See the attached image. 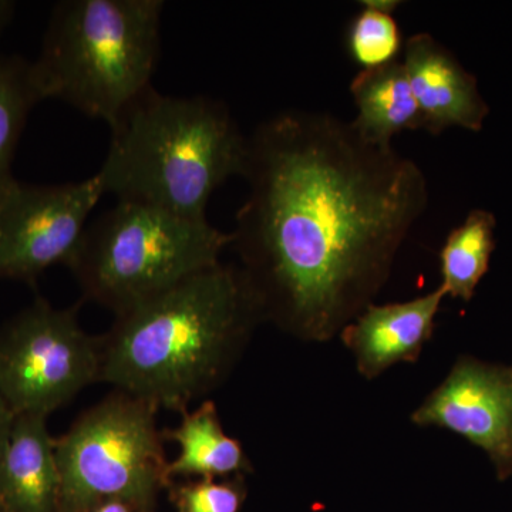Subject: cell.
I'll list each match as a JSON object with an SVG mask.
<instances>
[{
	"mask_svg": "<svg viewBox=\"0 0 512 512\" xmlns=\"http://www.w3.org/2000/svg\"><path fill=\"white\" fill-rule=\"evenodd\" d=\"M261 323L247 278L221 262L116 316L99 383L183 413L228 379Z\"/></svg>",
	"mask_w": 512,
	"mask_h": 512,
	"instance_id": "2",
	"label": "cell"
},
{
	"mask_svg": "<svg viewBox=\"0 0 512 512\" xmlns=\"http://www.w3.org/2000/svg\"><path fill=\"white\" fill-rule=\"evenodd\" d=\"M47 417L16 416L0 458V500L9 512H60L62 480Z\"/></svg>",
	"mask_w": 512,
	"mask_h": 512,
	"instance_id": "12",
	"label": "cell"
},
{
	"mask_svg": "<svg viewBox=\"0 0 512 512\" xmlns=\"http://www.w3.org/2000/svg\"><path fill=\"white\" fill-rule=\"evenodd\" d=\"M403 47L402 32L389 13L363 9L350 23L349 53L363 70L379 69L397 62Z\"/></svg>",
	"mask_w": 512,
	"mask_h": 512,
	"instance_id": "17",
	"label": "cell"
},
{
	"mask_svg": "<svg viewBox=\"0 0 512 512\" xmlns=\"http://www.w3.org/2000/svg\"><path fill=\"white\" fill-rule=\"evenodd\" d=\"M110 130L97 175L117 201L207 220L212 194L229 178L244 177L248 137L224 101L151 86Z\"/></svg>",
	"mask_w": 512,
	"mask_h": 512,
	"instance_id": "3",
	"label": "cell"
},
{
	"mask_svg": "<svg viewBox=\"0 0 512 512\" xmlns=\"http://www.w3.org/2000/svg\"><path fill=\"white\" fill-rule=\"evenodd\" d=\"M163 0H63L32 62L40 99H55L113 127L151 87Z\"/></svg>",
	"mask_w": 512,
	"mask_h": 512,
	"instance_id": "4",
	"label": "cell"
},
{
	"mask_svg": "<svg viewBox=\"0 0 512 512\" xmlns=\"http://www.w3.org/2000/svg\"><path fill=\"white\" fill-rule=\"evenodd\" d=\"M419 427L453 431L481 448L498 480L512 477V369L460 356L444 382L414 410Z\"/></svg>",
	"mask_w": 512,
	"mask_h": 512,
	"instance_id": "9",
	"label": "cell"
},
{
	"mask_svg": "<svg viewBox=\"0 0 512 512\" xmlns=\"http://www.w3.org/2000/svg\"><path fill=\"white\" fill-rule=\"evenodd\" d=\"M360 3H362L363 9L377 10V12L389 13V15H393L394 10L400 5L397 0H365Z\"/></svg>",
	"mask_w": 512,
	"mask_h": 512,
	"instance_id": "21",
	"label": "cell"
},
{
	"mask_svg": "<svg viewBox=\"0 0 512 512\" xmlns=\"http://www.w3.org/2000/svg\"><path fill=\"white\" fill-rule=\"evenodd\" d=\"M15 9V2L0 0V35H2L3 30L8 28L10 20H12L13 15H15Z\"/></svg>",
	"mask_w": 512,
	"mask_h": 512,
	"instance_id": "22",
	"label": "cell"
},
{
	"mask_svg": "<svg viewBox=\"0 0 512 512\" xmlns=\"http://www.w3.org/2000/svg\"><path fill=\"white\" fill-rule=\"evenodd\" d=\"M495 217L490 211L474 210L454 228L441 248V285L450 298L470 302L490 268L495 248Z\"/></svg>",
	"mask_w": 512,
	"mask_h": 512,
	"instance_id": "15",
	"label": "cell"
},
{
	"mask_svg": "<svg viewBox=\"0 0 512 512\" xmlns=\"http://www.w3.org/2000/svg\"><path fill=\"white\" fill-rule=\"evenodd\" d=\"M244 476L218 481L217 478H198L180 484L174 490L177 512H239L244 504Z\"/></svg>",
	"mask_w": 512,
	"mask_h": 512,
	"instance_id": "18",
	"label": "cell"
},
{
	"mask_svg": "<svg viewBox=\"0 0 512 512\" xmlns=\"http://www.w3.org/2000/svg\"><path fill=\"white\" fill-rule=\"evenodd\" d=\"M511 369H512V366H511Z\"/></svg>",
	"mask_w": 512,
	"mask_h": 512,
	"instance_id": "24",
	"label": "cell"
},
{
	"mask_svg": "<svg viewBox=\"0 0 512 512\" xmlns=\"http://www.w3.org/2000/svg\"><path fill=\"white\" fill-rule=\"evenodd\" d=\"M15 420L16 414L12 412L8 403L0 396V458L5 453L6 446H8Z\"/></svg>",
	"mask_w": 512,
	"mask_h": 512,
	"instance_id": "19",
	"label": "cell"
},
{
	"mask_svg": "<svg viewBox=\"0 0 512 512\" xmlns=\"http://www.w3.org/2000/svg\"><path fill=\"white\" fill-rule=\"evenodd\" d=\"M407 79L419 106L421 130L440 134L450 127L480 131L490 113L477 80L450 50L429 33H417L404 42Z\"/></svg>",
	"mask_w": 512,
	"mask_h": 512,
	"instance_id": "10",
	"label": "cell"
},
{
	"mask_svg": "<svg viewBox=\"0 0 512 512\" xmlns=\"http://www.w3.org/2000/svg\"><path fill=\"white\" fill-rule=\"evenodd\" d=\"M232 241L208 220L117 201L89 224L69 269L84 299L119 316L221 264Z\"/></svg>",
	"mask_w": 512,
	"mask_h": 512,
	"instance_id": "5",
	"label": "cell"
},
{
	"mask_svg": "<svg viewBox=\"0 0 512 512\" xmlns=\"http://www.w3.org/2000/svg\"><path fill=\"white\" fill-rule=\"evenodd\" d=\"M444 298L437 288L412 301L367 306L339 335L355 357L357 372L373 380L394 365L417 362Z\"/></svg>",
	"mask_w": 512,
	"mask_h": 512,
	"instance_id": "11",
	"label": "cell"
},
{
	"mask_svg": "<svg viewBox=\"0 0 512 512\" xmlns=\"http://www.w3.org/2000/svg\"><path fill=\"white\" fill-rule=\"evenodd\" d=\"M106 194L99 175L79 183L0 184V281L33 285L53 265L69 268L89 218Z\"/></svg>",
	"mask_w": 512,
	"mask_h": 512,
	"instance_id": "8",
	"label": "cell"
},
{
	"mask_svg": "<svg viewBox=\"0 0 512 512\" xmlns=\"http://www.w3.org/2000/svg\"><path fill=\"white\" fill-rule=\"evenodd\" d=\"M0 512H9L8 508L5 507V504L2 503V500H0Z\"/></svg>",
	"mask_w": 512,
	"mask_h": 512,
	"instance_id": "23",
	"label": "cell"
},
{
	"mask_svg": "<svg viewBox=\"0 0 512 512\" xmlns=\"http://www.w3.org/2000/svg\"><path fill=\"white\" fill-rule=\"evenodd\" d=\"M180 451L168 463V476L225 478L251 473L252 463L242 444L222 429L217 404L204 400L197 409L183 412L175 429L164 431Z\"/></svg>",
	"mask_w": 512,
	"mask_h": 512,
	"instance_id": "14",
	"label": "cell"
},
{
	"mask_svg": "<svg viewBox=\"0 0 512 512\" xmlns=\"http://www.w3.org/2000/svg\"><path fill=\"white\" fill-rule=\"evenodd\" d=\"M100 336L79 322V305L37 298L0 329V396L16 416L50 413L99 383Z\"/></svg>",
	"mask_w": 512,
	"mask_h": 512,
	"instance_id": "7",
	"label": "cell"
},
{
	"mask_svg": "<svg viewBox=\"0 0 512 512\" xmlns=\"http://www.w3.org/2000/svg\"><path fill=\"white\" fill-rule=\"evenodd\" d=\"M157 412L116 390L80 414L55 443L60 512H84L110 500L126 501L137 511L153 507L170 483Z\"/></svg>",
	"mask_w": 512,
	"mask_h": 512,
	"instance_id": "6",
	"label": "cell"
},
{
	"mask_svg": "<svg viewBox=\"0 0 512 512\" xmlns=\"http://www.w3.org/2000/svg\"><path fill=\"white\" fill-rule=\"evenodd\" d=\"M32 62L0 53V184L12 177V161L30 111L40 103Z\"/></svg>",
	"mask_w": 512,
	"mask_h": 512,
	"instance_id": "16",
	"label": "cell"
},
{
	"mask_svg": "<svg viewBox=\"0 0 512 512\" xmlns=\"http://www.w3.org/2000/svg\"><path fill=\"white\" fill-rule=\"evenodd\" d=\"M137 511L133 505L126 503V501L110 500L104 501L94 505L90 510L84 512H134Z\"/></svg>",
	"mask_w": 512,
	"mask_h": 512,
	"instance_id": "20",
	"label": "cell"
},
{
	"mask_svg": "<svg viewBox=\"0 0 512 512\" xmlns=\"http://www.w3.org/2000/svg\"><path fill=\"white\" fill-rule=\"evenodd\" d=\"M231 247L265 323L328 342L375 302L429 204L420 165L350 121L291 109L248 137Z\"/></svg>",
	"mask_w": 512,
	"mask_h": 512,
	"instance_id": "1",
	"label": "cell"
},
{
	"mask_svg": "<svg viewBox=\"0 0 512 512\" xmlns=\"http://www.w3.org/2000/svg\"><path fill=\"white\" fill-rule=\"evenodd\" d=\"M350 94L357 107L350 124L369 143L392 146L397 134L421 130L419 106L402 60L362 70L350 83Z\"/></svg>",
	"mask_w": 512,
	"mask_h": 512,
	"instance_id": "13",
	"label": "cell"
}]
</instances>
